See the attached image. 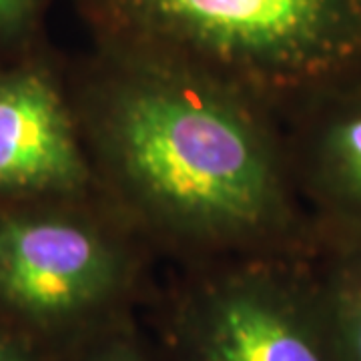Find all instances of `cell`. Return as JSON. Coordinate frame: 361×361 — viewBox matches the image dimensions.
Listing matches in <instances>:
<instances>
[{"label": "cell", "instance_id": "obj_5", "mask_svg": "<svg viewBox=\"0 0 361 361\" xmlns=\"http://www.w3.org/2000/svg\"><path fill=\"white\" fill-rule=\"evenodd\" d=\"M97 185L77 109L39 66L0 71V195L78 199Z\"/></svg>", "mask_w": 361, "mask_h": 361}, {"label": "cell", "instance_id": "obj_4", "mask_svg": "<svg viewBox=\"0 0 361 361\" xmlns=\"http://www.w3.org/2000/svg\"><path fill=\"white\" fill-rule=\"evenodd\" d=\"M141 271L111 227L77 207L0 211V311L54 355L135 313Z\"/></svg>", "mask_w": 361, "mask_h": 361}, {"label": "cell", "instance_id": "obj_10", "mask_svg": "<svg viewBox=\"0 0 361 361\" xmlns=\"http://www.w3.org/2000/svg\"><path fill=\"white\" fill-rule=\"evenodd\" d=\"M0 361H42L39 348L11 329H0Z\"/></svg>", "mask_w": 361, "mask_h": 361}, {"label": "cell", "instance_id": "obj_7", "mask_svg": "<svg viewBox=\"0 0 361 361\" xmlns=\"http://www.w3.org/2000/svg\"><path fill=\"white\" fill-rule=\"evenodd\" d=\"M319 279L339 361H361V241L341 247Z\"/></svg>", "mask_w": 361, "mask_h": 361}, {"label": "cell", "instance_id": "obj_2", "mask_svg": "<svg viewBox=\"0 0 361 361\" xmlns=\"http://www.w3.org/2000/svg\"><path fill=\"white\" fill-rule=\"evenodd\" d=\"M113 51L187 66L265 104L361 59V0H90Z\"/></svg>", "mask_w": 361, "mask_h": 361}, {"label": "cell", "instance_id": "obj_3", "mask_svg": "<svg viewBox=\"0 0 361 361\" xmlns=\"http://www.w3.org/2000/svg\"><path fill=\"white\" fill-rule=\"evenodd\" d=\"M163 361H339L319 273L289 255L205 261L159 310Z\"/></svg>", "mask_w": 361, "mask_h": 361}, {"label": "cell", "instance_id": "obj_1", "mask_svg": "<svg viewBox=\"0 0 361 361\" xmlns=\"http://www.w3.org/2000/svg\"><path fill=\"white\" fill-rule=\"evenodd\" d=\"M111 56L77 109L97 183L205 261L283 255L295 209L263 104L187 66Z\"/></svg>", "mask_w": 361, "mask_h": 361}, {"label": "cell", "instance_id": "obj_6", "mask_svg": "<svg viewBox=\"0 0 361 361\" xmlns=\"http://www.w3.org/2000/svg\"><path fill=\"white\" fill-rule=\"evenodd\" d=\"M310 177L317 197L361 241V92L331 104L311 135Z\"/></svg>", "mask_w": 361, "mask_h": 361}, {"label": "cell", "instance_id": "obj_9", "mask_svg": "<svg viewBox=\"0 0 361 361\" xmlns=\"http://www.w3.org/2000/svg\"><path fill=\"white\" fill-rule=\"evenodd\" d=\"M42 0H0V44L23 39L39 16Z\"/></svg>", "mask_w": 361, "mask_h": 361}, {"label": "cell", "instance_id": "obj_8", "mask_svg": "<svg viewBox=\"0 0 361 361\" xmlns=\"http://www.w3.org/2000/svg\"><path fill=\"white\" fill-rule=\"evenodd\" d=\"M54 361H163V357L133 313L82 337L54 355Z\"/></svg>", "mask_w": 361, "mask_h": 361}]
</instances>
